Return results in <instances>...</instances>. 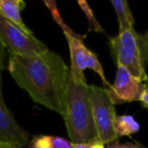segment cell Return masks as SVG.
I'll return each mask as SVG.
<instances>
[{
	"label": "cell",
	"instance_id": "1",
	"mask_svg": "<svg viewBox=\"0 0 148 148\" xmlns=\"http://www.w3.org/2000/svg\"><path fill=\"white\" fill-rule=\"evenodd\" d=\"M8 71L33 101L64 117L70 69L60 55L47 49L31 57L10 56Z\"/></svg>",
	"mask_w": 148,
	"mask_h": 148
},
{
	"label": "cell",
	"instance_id": "2",
	"mask_svg": "<svg viewBox=\"0 0 148 148\" xmlns=\"http://www.w3.org/2000/svg\"><path fill=\"white\" fill-rule=\"evenodd\" d=\"M71 143L99 141L90 99V86L77 83L69 77L64 117Z\"/></svg>",
	"mask_w": 148,
	"mask_h": 148
},
{
	"label": "cell",
	"instance_id": "3",
	"mask_svg": "<svg viewBox=\"0 0 148 148\" xmlns=\"http://www.w3.org/2000/svg\"><path fill=\"white\" fill-rule=\"evenodd\" d=\"M138 34L134 27L120 30L117 36L110 39L109 45L116 64L124 66L131 75L144 82L148 76L143 64Z\"/></svg>",
	"mask_w": 148,
	"mask_h": 148
},
{
	"label": "cell",
	"instance_id": "4",
	"mask_svg": "<svg viewBox=\"0 0 148 148\" xmlns=\"http://www.w3.org/2000/svg\"><path fill=\"white\" fill-rule=\"evenodd\" d=\"M90 99L99 141L104 145H107L117 140L114 131V121L117 114L115 111V104L108 95L107 90L91 85Z\"/></svg>",
	"mask_w": 148,
	"mask_h": 148
},
{
	"label": "cell",
	"instance_id": "5",
	"mask_svg": "<svg viewBox=\"0 0 148 148\" xmlns=\"http://www.w3.org/2000/svg\"><path fill=\"white\" fill-rule=\"evenodd\" d=\"M0 41L11 56L31 57L47 51L43 42L33 34L24 32L10 20L0 14Z\"/></svg>",
	"mask_w": 148,
	"mask_h": 148
},
{
	"label": "cell",
	"instance_id": "6",
	"mask_svg": "<svg viewBox=\"0 0 148 148\" xmlns=\"http://www.w3.org/2000/svg\"><path fill=\"white\" fill-rule=\"evenodd\" d=\"M69 43L71 56V68L70 77L77 83H87L84 71L87 69L94 71L101 78L103 84L106 88L110 87V83L107 81L104 73L103 66L98 60V57L95 53L90 51L85 45L84 39L77 38L72 36L69 33H64Z\"/></svg>",
	"mask_w": 148,
	"mask_h": 148
},
{
	"label": "cell",
	"instance_id": "7",
	"mask_svg": "<svg viewBox=\"0 0 148 148\" xmlns=\"http://www.w3.org/2000/svg\"><path fill=\"white\" fill-rule=\"evenodd\" d=\"M143 89V82L129 73L124 66H117L115 81L106 88L108 95L115 105L139 101Z\"/></svg>",
	"mask_w": 148,
	"mask_h": 148
},
{
	"label": "cell",
	"instance_id": "8",
	"mask_svg": "<svg viewBox=\"0 0 148 148\" xmlns=\"http://www.w3.org/2000/svg\"><path fill=\"white\" fill-rule=\"evenodd\" d=\"M28 143V134L15 121L5 105L0 80V146L24 148Z\"/></svg>",
	"mask_w": 148,
	"mask_h": 148
},
{
	"label": "cell",
	"instance_id": "9",
	"mask_svg": "<svg viewBox=\"0 0 148 148\" xmlns=\"http://www.w3.org/2000/svg\"><path fill=\"white\" fill-rule=\"evenodd\" d=\"M25 3L23 0H0V14L22 29L24 32L33 34L25 24L20 15V10L23 9Z\"/></svg>",
	"mask_w": 148,
	"mask_h": 148
},
{
	"label": "cell",
	"instance_id": "10",
	"mask_svg": "<svg viewBox=\"0 0 148 148\" xmlns=\"http://www.w3.org/2000/svg\"><path fill=\"white\" fill-rule=\"evenodd\" d=\"M26 148H72V143L60 136L37 135L28 141Z\"/></svg>",
	"mask_w": 148,
	"mask_h": 148
},
{
	"label": "cell",
	"instance_id": "11",
	"mask_svg": "<svg viewBox=\"0 0 148 148\" xmlns=\"http://www.w3.org/2000/svg\"><path fill=\"white\" fill-rule=\"evenodd\" d=\"M140 130V125L131 115H117L114 121V131L117 139L123 136L136 134Z\"/></svg>",
	"mask_w": 148,
	"mask_h": 148
},
{
	"label": "cell",
	"instance_id": "12",
	"mask_svg": "<svg viewBox=\"0 0 148 148\" xmlns=\"http://www.w3.org/2000/svg\"><path fill=\"white\" fill-rule=\"evenodd\" d=\"M115 8L119 22V31L129 27H134V18L131 13L127 0H111Z\"/></svg>",
	"mask_w": 148,
	"mask_h": 148
},
{
	"label": "cell",
	"instance_id": "13",
	"mask_svg": "<svg viewBox=\"0 0 148 148\" xmlns=\"http://www.w3.org/2000/svg\"><path fill=\"white\" fill-rule=\"evenodd\" d=\"M43 2H45L47 7L49 8V10L51 11V15H53V19L56 20V22L62 27L64 33H69V34L72 35V36H75V37H77V38H81V39H84L85 37H86V35H81V34L76 33L70 26L66 25V23L64 21V19H62V16H60L56 0H43Z\"/></svg>",
	"mask_w": 148,
	"mask_h": 148
},
{
	"label": "cell",
	"instance_id": "14",
	"mask_svg": "<svg viewBox=\"0 0 148 148\" xmlns=\"http://www.w3.org/2000/svg\"><path fill=\"white\" fill-rule=\"evenodd\" d=\"M77 2H78L79 6H80L81 9L83 10V12L86 14L87 18H88L90 31H96V32H99V33H105V30L103 29V27L100 25L98 20L96 19L95 15H94L91 7L89 6L88 2H87L86 0H77Z\"/></svg>",
	"mask_w": 148,
	"mask_h": 148
},
{
	"label": "cell",
	"instance_id": "15",
	"mask_svg": "<svg viewBox=\"0 0 148 148\" xmlns=\"http://www.w3.org/2000/svg\"><path fill=\"white\" fill-rule=\"evenodd\" d=\"M108 148H144L139 143H132V142H125L121 143L120 141L115 140L113 142H110L109 144H107Z\"/></svg>",
	"mask_w": 148,
	"mask_h": 148
},
{
	"label": "cell",
	"instance_id": "16",
	"mask_svg": "<svg viewBox=\"0 0 148 148\" xmlns=\"http://www.w3.org/2000/svg\"><path fill=\"white\" fill-rule=\"evenodd\" d=\"M72 148H105V145L100 141L86 143H72Z\"/></svg>",
	"mask_w": 148,
	"mask_h": 148
},
{
	"label": "cell",
	"instance_id": "17",
	"mask_svg": "<svg viewBox=\"0 0 148 148\" xmlns=\"http://www.w3.org/2000/svg\"><path fill=\"white\" fill-rule=\"evenodd\" d=\"M139 102L145 109H148V79L143 82V89L140 98H139Z\"/></svg>",
	"mask_w": 148,
	"mask_h": 148
},
{
	"label": "cell",
	"instance_id": "18",
	"mask_svg": "<svg viewBox=\"0 0 148 148\" xmlns=\"http://www.w3.org/2000/svg\"><path fill=\"white\" fill-rule=\"evenodd\" d=\"M3 69V62H2V58L0 57V80H1V71Z\"/></svg>",
	"mask_w": 148,
	"mask_h": 148
},
{
	"label": "cell",
	"instance_id": "19",
	"mask_svg": "<svg viewBox=\"0 0 148 148\" xmlns=\"http://www.w3.org/2000/svg\"><path fill=\"white\" fill-rule=\"evenodd\" d=\"M0 148H8V147H4V146H0Z\"/></svg>",
	"mask_w": 148,
	"mask_h": 148
}]
</instances>
